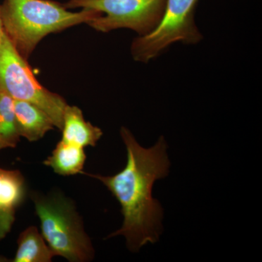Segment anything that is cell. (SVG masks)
I'll use <instances>...</instances> for the list:
<instances>
[{
  "label": "cell",
  "instance_id": "1",
  "mask_svg": "<svg viewBox=\"0 0 262 262\" xmlns=\"http://www.w3.org/2000/svg\"><path fill=\"white\" fill-rule=\"evenodd\" d=\"M120 133L127 151L125 168L113 176L85 175L103 183L121 206L123 223L107 238L123 236L127 248L138 252L158 242L161 234L163 208L153 198L152 189L156 181L168 175V145L161 136L154 146L144 148L127 127H122Z\"/></svg>",
  "mask_w": 262,
  "mask_h": 262
},
{
  "label": "cell",
  "instance_id": "2",
  "mask_svg": "<svg viewBox=\"0 0 262 262\" xmlns=\"http://www.w3.org/2000/svg\"><path fill=\"white\" fill-rule=\"evenodd\" d=\"M98 15V12L84 8L73 13L51 0H4L0 5L4 32L27 61L48 34L88 24Z\"/></svg>",
  "mask_w": 262,
  "mask_h": 262
},
{
  "label": "cell",
  "instance_id": "3",
  "mask_svg": "<svg viewBox=\"0 0 262 262\" xmlns=\"http://www.w3.org/2000/svg\"><path fill=\"white\" fill-rule=\"evenodd\" d=\"M30 195L41 234L54 256L70 262L92 261L94 248L75 203L59 190L48 194L32 192Z\"/></svg>",
  "mask_w": 262,
  "mask_h": 262
},
{
  "label": "cell",
  "instance_id": "4",
  "mask_svg": "<svg viewBox=\"0 0 262 262\" xmlns=\"http://www.w3.org/2000/svg\"><path fill=\"white\" fill-rule=\"evenodd\" d=\"M0 85L13 99L27 101L41 108L61 130L67 101L38 82L27 60L19 54L5 33L0 43Z\"/></svg>",
  "mask_w": 262,
  "mask_h": 262
},
{
  "label": "cell",
  "instance_id": "5",
  "mask_svg": "<svg viewBox=\"0 0 262 262\" xmlns=\"http://www.w3.org/2000/svg\"><path fill=\"white\" fill-rule=\"evenodd\" d=\"M199 0H166L158 25L147 34L139 36L131 43V56L136 61L149 63L173 43L195 45L203 34L194 20Z\"/></svg>",
  "mask_w": 262,
  "mask_h": 262
},
{
  "label": "cell",
  "instance_id": "6",
  "mask_svg": "<svg viewBox=\"0 0 262 262\" xmlns=\"http://www.w3.org/2000/svg\"><path fill=\"white\" fill-rule=\"evenodd\" d=\"M166 0H70L64 7L91 9L99 15L88 23L98 32L128 29L144 36L160 20Z\"/></svg>",
  "mask_w": 262,
  "mask_h": 262
},
{
  "label": "cell",
  "instance_id": "7",
  "mask_svg": "<svg viewBox=\"0 0 262 262\" xmlns=\"http://www.w3.org/2000/svg\"><path fill=\"white\" fill-rule=\"evenodd\" d=\"M26 195L27 184L20 170L0 168V241L11 231Z\"/></svg>",
  "mask_w": 262,
  "mask_h": 262
},
{
  "label": "cell",
  "instance_id": "8",
  "mask_svg": "<svg viewBox=\"0 0 262 262\" xmlns=\"http://www.w3.org/2000/svg\"><path fill=\"white\" fill-rule=\"evenodd\" d=\"M61 140L84 148L95 146L103 136L101 128L86 121L83 113L76 106H66Z\"/></svg>",
  "mask_w": 262,
  "mask_h": 262
},
{
  "label": "cell",
  "instance_id": "9",
  "mask_svg": "<svg viewBox=\"0 0 262 262\" xmlns=\"http://www.w3.org/2000/svg\"><path fill=\"white\" fill-rule=\"evenodd\" d=\"M13 105L17 128L20 137L34 142L42 139L54 128V125L47 114L35 105L14 99Z\"/></svg>",
  "mask_w": 262,
  "mask_h": 262
},
{
  "label": "cell",
  "instance_id": "10",
  "mask_svg": "<svg viewBox=\"0 0 262 262\" xmlns=\"http://www.w3.org/2000/svg\"><path fill=\"white\" fill-rule=\"evenodd\" d=\"M84 149L61 140L43 164L58 175L82 173L86 160Z\"/></svg>",
  "mask_w": 262,
  "mask_h": 262
},
{
  "label": "cell",
  "instance_id": "11",
  "mask_svg": "<svg viewBox=\"0 0 262 262\" xmlns=\"http://www.w3.org/2000/svg\"><path fill=\"white\" fill-rule=\"evenodd\" d=\"M18 248L13 262H51L54 257L47 243L37 227L24 229L18 239Z\"/></svg>",
  "mask_w": 262,
  "mask_h": 262
},
{
  "label": "cell",
  "instance_id": "12",
  "mask_svg": "<svg viewBox=\"0 0 262 262\" xmlns=\"http://www.w3.org/2000/svg\"><path fill=\"white\" fill-rule=\"evenodd\" d=\"M20 138L13 98L0 85V150L15 148Z\"/></svg>",
  "mask_w": 262,
  "mask_h": 262
},
{
  "label": "cell",
  "instance_id": "13",
  "mask_svg": "<svg viewBox=\"0 0 262 262\" xmlns=\"http://www.w3.org/2000/svg\"><path fill=\"white\" fill-rule=\"evenodd\" d=\"M4 29H3V23H2L1 17H0V43L3 39V35H4Z\"/></svg>",
  "mask_w": 262,
  "mask_h": 262
},
{
  "label": "cell",
  "instance_id": "14",
  "mask_svg": "<svg viewBox=\"0 0 262 262\" xmlns=\"http://www.w3.org/2000/svg\"><path fill=\"white\" fill-rule=\"evenodd\" d=\"M10 261L9 258L4 257V256H0V262H8Z\"/></svg>",
  "mask_w": 262,
  "mask_h": 262
}]
</instances>
